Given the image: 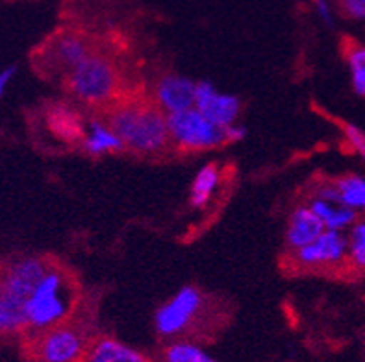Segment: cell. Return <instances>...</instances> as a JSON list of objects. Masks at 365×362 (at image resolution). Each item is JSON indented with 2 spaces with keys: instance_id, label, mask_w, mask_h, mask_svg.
I'll return each mask as SVG.
<instances>
[{
  "instance_id": "8fae6325",
  "label": "cell",
  "mask_w": 365,
  "mask_h": 362,
  "mask_svg": "<svg viewBox=\"0 0 365 362\" xmlns=\"http://www.w3.org/2000/svg\"><path fill=\"white\" fill-rule=\"evenodd\" d=\"M195 83L182 74H163L154 83L153 102L165 115L190 110L195 106Z\"/></svg>"
},
{
  "instance_id": "9c48e42d",
  "label": "cell",
  "mask_w": 365,
  "mask_h": 362,
  "mask_svg": "<svg viewBox=\"0 0 365 362\" xmlns=\"http://www.w3.org/2000/svg\"><path fill=\"white\" fill-rule=\"evenodd\" d=\"M202 115L208 117L221 128H228L236 124L241 115V100L236 95L221 92L213 83L197 82L195 83V106Z\"/></svg>"
},
{
  "instance_id": "52a82bcc",
  "label": "cell",
  "mask_w": 365,
  "mask_h": 362,
  "mask_svg": "<svg viewBox=\"0 0 365 362\" xmlns=\"http://www.w3.org/2000/svg\"><path fill=\"white\" fill-rule=\"evenodd\" d=\"M293 265L304 270H330L349 261V237L345 231L324 230L310 244L289 252Z\"/></svg>"
},
{
  "instance_id": "ac0fdd59",
  "label": "cell",
  "mask_w": 365,
  "mask_h": 362,
  "mask_svg": "<svg viewBox=\"0 0 365 362\" xmlns=\"http://www.w3.org/2000/svg\"><path fill=\"white\" fill-rule=\"evenodd\" d=\"M338 188L339 202L356 213H365V178L358 174H347L334 179Z\"/></svg>"
},
{
  "instance_id": "4316f807",
  "label": "cell",
  "mask_w": 365,
  "mask_h": 362,
  "mask_svg": "<svg viewBox=\"0 0 365 362\" xmlns=\"http://www.w3.org/2000/svg\"><path fill=\"white\" fill-rule=\"evenodd\" d=\"M34 362H39V361H34Z\"/></svg>"
},
{
  "instance_id": "277c9868",
  "label": "cell",
  "mask_w": 365,
  "mask_h": 362,
  "mask_svg": "<svg viewBox=\"0 0 365 362\" xmlns=\"http://www.w3.org/2000/svg\"><path fill=\"white\" fill-rule=\"evenodd\" d=\"M171 144L182 151H206L227 147L225 128L202 115L197 107L167 115Z\"/></svg>"
},
{
  "instance_id": "cb8c5ba5",
  "label": "cell",
  "mask_w": 365,
  "mask_h": 362,
  "mask_svg": "<svg viewBox=\"0 0 365 362\" xmlns=\"http://www.w3.org/2000/svg\"><path fill=\"white\" fill-rule=\"evenodd\" d=\"M314 8H315V14H317V17H319L324 24L332 26L334 14H332V6H330L329 0H314Z\"/></svg>"
},
{
  "instance_id": "603a6c76",
  "label": "cell",
  "mask_w": 365,
  "mask_h": 362,
  "mask_svg": "<svg viewBox=\"0 0 365 362\" xmlns=\"http://www.w3.org/2000/svg\"><path fill=\"white\" fill-rule=\"evenodd\" d=\"M343 133H345V139L352 147V150L356 151L358 156L365 157V132L360 129L358 126H352V124H343Z\"/></svg>"
},
{
  "instance_id": "d4e9b609",
  "label": "cell",
  "mask_w": 365,
  "mask_h": 362,
  "mask_svg": "<svg viewBox=\"0 0 365 362\" xmlns=\"http://www.w3.org/2000/svg\"><path fill=\"white\" fill-rule=\"evenodd\" d=\"M15 74H17V67L11 65V67H6V69L0 70V98L4 97L6 91H8L9 83L14 82Z\"/></svg>"
},
{
  "instance_id": "ba28073f",
  "label": "cell",
  "mask_w": 365,
  "mask_h": 362,
  "mask_svg": "<svg viewBox=\"0 0 365 362\" xmlns=\"http://www.w3.org/2000/svg\"><path fill=\"white\" fill-rule=\"evenodd\" d=\"M48 266L51 261L45 257H15L0 268V287H4L15 298L26 303L28 296L36 289Z\"/></svg>"
},
{
  "instance_id": "2e32d148",
  "label": "cell",
  "mask_w": 365,
  "mask_h": 362,
  "mask_svg": "<svg viewBox=\"0 0 365 362\" xmlns=\"http://www.w3.org/2000/svg\"><path fill=\"white\" fill-rule=\"evenodd\" d=\"M28 331L24 302L0 287V335L14 336Z\"/></svg>"
},
{
  "instance_id": "3957f363",
  "label": "cell",
  "mask_w": 365,
  "mask_h": 362,
  "mask_svg": "<svg viewBox=\"0 0 365 362\" xmlns=\"http://www.w3.org/2000/svg\"><path fill=\"white\" fill-rule=\"evenodd\" d=\"M65 87L71 97L86 106H106L119 92V69L108 55L93 52L69 74H65Z\"/></svg>"
},
{
  "instance_id": "44dd1931",
  "label": "cell",
  "mask_w": 365,
  "mask_h": 362,
  "mask_svg": "<svg viewBox=\"0 0 365 362\" xmlns=\"http://www.w3.org/2000/svg\"><path fill=\"white\" fill-rule=\"evenodd\" d=\"M52 132L61 139H82L83 126H80L78 119L69 110H54L48 117Z\"/></svg>"
},
{
  "instance_id": "7c38bea8",
  "label": "cell",
  "mask_w": 365,
  "mask_h": 362,
  "mask_svg": "<svg viewBox=\"0 0 365 362\" xmlns=\"http://www.w3.org/2000/svg\"><path fill=\"white\" fill-rule=\"evenodd\" d=\"M324 231L321 218L310 209L308 203H299L287 216L286 225V246L289 252L310 244Z\"/></svg>"
},
{
  "instance_id": "e0dca14e",
  "label": "cell",
  "mask_w": 365,
  "mask_h": 362,
  "mask_svg": "<svg viewBox=\"0 0 365 362\" xmlns=\"http://www.w3.org/2000/svg\"><path fill=\"white\" fill-rule=\"evenodd\" d=\"M221 183V166L217 163H208L197 172L190 191V202L195 209H202L210 203L215 191Z\"/></svg>"
},
{
  "instance_id": "5bb4252c",
  "label": "cell",
  "mask_w": 365,
  "mask_h": 362,
  "mask_svg": "<svg viewBox=\"0 0 365 362\" xmlns=\"http://www.w3.org/2000/svg\"><path fill=\"white\" fill-rule=\"evenodd\" d=\"M82 362H150L147 355L115 336H98L91 340Z\"/></svg>"
},
{
  "instance_id": "4fadbf2b",
  "label": "cell",
  "mask_w": 365,
  "mask_h": 362,
  "mask_svg": "<svg viewBox=\"0 0 365 362\" xmlns=\"http://www.w3.org/2000/svg\"><path fill=\"white\" fill-rule=\"evenodd\" d=\"M80 147H82L83 154L91 157L110 156V154H119V151L125 150V144L119 139V135L101 117H95L86 124L83 135L80 139Z\"/></svg>"
},
{
  "instance_id": "8992f818",
  "label": "cell",
  "mask_w": 365,
  "mask_h": 362,
  "mask_svg": "<svg viewBox=\"0 0 365 362\" xmlns=\"http://www.w3.org/2000/svg\"><path fill=\"white\" fill-rule=\"evenodd\" d=\"M88 339L78 327L63 321L60 326L37 333L34 340V358L39 362H82L88 351Z\"/></svg>"
},
{
  "instance_id": "5b68a950",
  "label": "cell",
  "mask_w": 365,
  "mask_h": 362,
  "mask_svg": "<svg viewBox=\"0 0 365 362\" xmlns=\"http://www.w3.org/2000/svg\"><path fill=\"white\" fill-rule=\"evenodd\" d=\"M206 296L202 290L185 284L175 296L167 299L154 314V327L156 333L163 339H175L190 329L204 311Z\"/></svg>"
},
{
  "instance_id": "30bf717a",
  "label": "cell",
  "mask_w": 365,
  "mask_h": 362,
  "mask_svg": "<svg viewBox=\"0 0 365 362\" xmlns=\"http://www.w3.org/2000/svg\"><path fill=\"white\" fill-rule=\"evenodd\" d=\"M91 54V43L88 37L71 30L52 37L45 48L46 61H51L46 65H51L52 69L61 74H69L76 65L82 63Z\"/></svg>"
},
{
  "instance_id": "7a4b0ae2",
  "label": "cell",
  "mask_w": 365,
  "mask_h": 362,
  "mask_svg": "<svg viewBox=\"0 0 365 362\" xmlns=\"http://www.w3.org/2000/svg\"><path fill=\"white\" fill-rule=\"evenodd\" d=\"M78 303V287L73 275L60 266H48L24 303L28 331L37 335L69 321Z\"/></svg>"
},
{
  "instance_id": "d6986e66",
  "label": "cell",
  "mask_w": 365,
  "mask_h": 362,
  "mask_svg": "<svg viewBox=\"0 0 365 362\" xmlns=\"http://www.w3.org/2000/svg\"><path fill=\"white\" fill-rule=\"evenodd\" d=\"M163 362H217L202 346L190 340H176L163 349Z\"/></svg>"
},
{
  "instance_id": "ffe728a7",
  "label": "cell",
  "mask_w": 365,
  "mask_h": 362,
  "mask_svg": "<svg viewBox=\"0 0 365 362\" xmlns=\"http://www.w3.org/2000/svg\"><path fill=\"white\" fill-rule=\"evenodd\" d=\"M345 61L351 73L352 89L358 97H365V46L349 41L345 45Z\"/></svg>"
},
{
  "instance_id": "7402d4cb",
  "label": "cell",
  "mask_w": 365,
  "mask_h": 362,
  "mask_svg": "<svg viewBox=\"0 0 365 362\" xmlns=\"http://www.w3.org/2000/svg\"><path fill=\"white\" fill-rule=\"evenodd\" d=\"M349 262L358 270H365V218H358L349 230Z\"/></svg>"
},
{
  "instance_id": "6da1fadb",
  "label": "cell",
  "mask_w": 365,
  "mask_h": 362,
  "mask_svg": "<svg viewBox=\"0 0 365 362\" xmlns=\"http://www.w3.org/2000/svg\"><path fill=\"white\" fill-rule=\"evenodd\" d=\"M104 120L119 135L125 150L139 156H156L171 147L167 115L153 100L117 102L108 110Z\"/></svg>"
},
{
  "instance_id": "484cf974",
  "label": "cell",
  "mask_w": 365,
  "mask_h": 362,
  "mask_svg": "<svg viewBox=\"0 0 365 362\" xmlns=\"http://www.w3.org/2000/svg\"><path fill=\"white\" fill-rule=\"evenodd\" d=\"M225 133H227V144H232V142H237L241 139H245L247 129L241 126L240 122L232 124L228 128H225Z\"/></svg>"
},
{
  "instance_id": "9a60e30c",
  "label": "cell",
  "mask_w": 365,
  "mask_h": 362,
  "mask_svg": "<svg viewBox=\"0 0 365 362\" xmlns=\"http://www.w3.org/2000/svg\"><path fill=\"white\" fill-rule=\"evenodd\" d=\"M306 203L310 206V209L315 215L319 216L321 222H323L324 225V230L347 231L351 230L352 225H354V222L360 218L354 209L343 206L341 202H336V200H327V198L314 196V194H312Z\"/></svg>"
}]
</instances>
